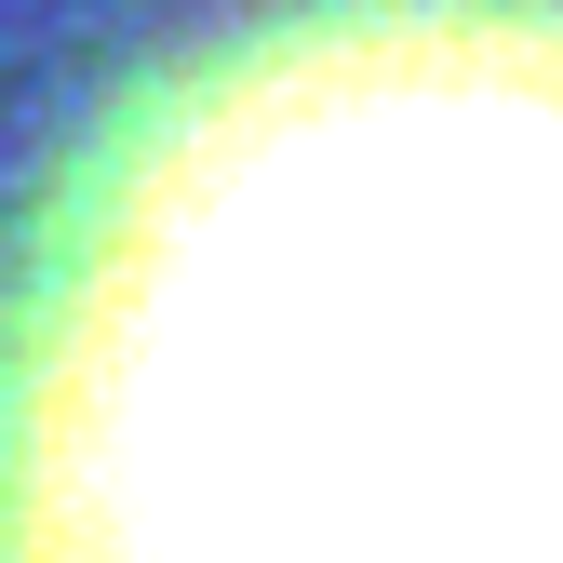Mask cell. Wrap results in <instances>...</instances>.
<instances>
[{
  "mask_svg": "<svg viewBox=\"0 0 563 563\" xmlns=\"http://www.w3.org/2000/svg\"><path fill=\"white\" fill-rule=\"evenodd\" d=\"M0 563H563V0L134 95L0 309Z\"/></svg>",
  "mask_w": 563,
  "mask_h": 563,
  "instance_id": "6da1fadb",
  "label": "cell"
}]
</instances>
